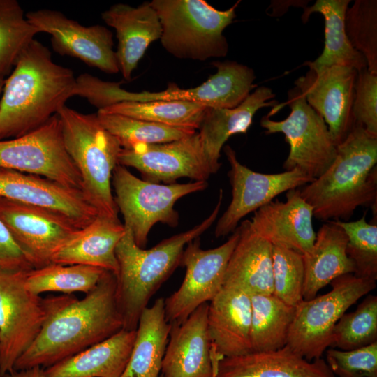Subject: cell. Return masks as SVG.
<instances>
[{
  "instance_id": "8d00e7d4",
  "label": "cell",
  "mask_w": 377,
  "mask_h": 377,
  "mask_svg": "<svg viewBox=\"0 0 377 377\" xmlns=\"http://www.w3.org/2000/svg\"><path fill=\"white\" fill-rule=\"evenodd\" d=\"M377 341V296L369 295L353 312L344 313L332 332L330 347L350 350Z\"/></svg>"
},
{
  "instance_id": "f1b7e54d",
  "label": "cell",
  "mask_w": 377,
  "mask_h": 377,
  "mask_svg": "<svg viewBox=\"0 0 377 377\" xmlns=\"http://www.w3.org/2000/svg\"><path fill=\"white\" fill-rule=\"evenodd\" d=\"M348 237L334 221L322 225L311 251L302 255L304 267L303 300H309L334 279L355 269L348 256Z\"/></svg>"
},
{
  "instance_id": "44dd1931",
  "label": "cell",
  "mask_w": 377,
  "mask_h": 377,
  "mask_svg": "<svg viewBox=\"0 0 377 377\" xmlns=\"http://www.w3.org/2000/svg\"><path fill=\"white\" fill-rule=\"evenodd\" d=\"M312 207L300 189L287 191L286 200L271 201L254 212L253 230L272 245H281L302 255L308 253L316 239Z\"/></svg>"
},
{
  "instance_id": "bcb514c9",
  "label": "cell",
  "mask_w": 377,
  "mask_h": 377,
  "mask_svg": "<svg viewBox=\"0 0 377 377\" xmlns=\"http://www.w3.org/2000/svg\"><path fill=\"white\" fill-rule=\"evenodd\" d=\"M160 377H162V376L161 375V376H160Z\"/></svg>"
},
{
  "instance_id": "d6a6232c",
  "label": "cell",
  "mask_w": 377,
  "mask_h": 377,
  "mask_svg": "<svg viewBox=\"0 0 377 377\" xmlns=\"http://www.w3.org/2000/svg\"><path fill=\"white\" fill-rule=\"evenodd\" d=\"M207 107L188 101H124L98 111L118 114L165 126L197 131Z\"/></svg>"
},
{
  "instance_id": "ffe728a7",
  "label": "cell",
  "mask_w": 377,
  "mask_h": 377,
  "mask_svg": "<svg viewBox=\"0 0 377 377\" xmlns=\"http://www.w3.org/2000/svg\"><path fill=\"white\" fill-rule=\"evenodd\" d=\"M209 303L198 306L181 323H172L163 357L162 377H214L220 360L207 331Z\"/></svg>"
},
{
  "instance_id": "cb8c5ba5",
  "label": "cell",
  "mask_w": 377,
  "mask_h": 377,
  "mask_svg": "<svg viewBox=\"0 0 377 377\" xmlns=\"http://www.w3.org/2000/svg\"><path fill=\"white\" fill-rule=\"evenodd\" d=\"M214 377H335L324 359L309 361L288 346L222 357Z\"/></svg>"
},
{
  "instance_id": "d6986e66",
  "label": "cell",
  "mask_w": 377,
  "mask_h": 377,
  "mask_svg": "<svg viewBox=\"0 0 377 377\" xmlns=\"http://www.w3.org/2000/svg\"><path fill=\"white\" fill-rule=\"evenodd\" d=\"M0 199L35 205L59 213L82 228L98 215L82 191L49 179L0 168Z\"/></svg>"
},
{
  "instance_id": "8fae6325",
  "label": "cell",
  "mask_w": 377,
  "mask_h": 377,
  "mask_svg": "<svg viewBox=\"0 0 377 377\" xmlns=\"http://www.w3.org/2000/svg\"><path fill=\"white\" fill-rule=\"evenodd\" d=\"M238 239L237 227L225 243L214 249H202L199 237L188 243L180 261V265L186 268L184 279L179 288L164 300L165 318L170 324L184 322L219 293Z\"/></svg>"
},
{
  "instance_id": "e575fe53",
  "label": "cell",
  "mask_w": 377,
  "mask_h": 377,
  "mask_svg": "<svg viewBox=\"0 0 377 377\" xmlns=\"http://www.w3.org/2000/svg\"><path fill=\"white\" fill-rule=\"evenodd\" d=\"M102 125L119 142L123 149L135 144H161L179 140L196 131L177 128L118 114L97 112Z\"/></svg>"
},
{
  "instance_id": "5bb4252c",
  "label": "cell",
  "mask_w": 377,
  "mask_h": 377,
  "mask_svg": "<svg viewBox=\"0 0 377 377\" xmlns=\"http://www.w3.org/2000/svg\"><path fill=\"white\" fill-rule=\"evenodd\" d=\"M223 151L230 166L228 175L232 187V199L216 223L214 230L216 238L233 232L242 219L270 202L277 195L316 179L298 168L275 174L255 172L238 161L230 146L226 145Z\"/></svg>"
},
{
  "instance_id": "52a82bcc",
  "label": "cell",
  "mask_w": 377,
  "mask_h": 377,
  "mask_svg": "<svg viewBox=\"0 0 377 377\" xmlns=\"http://www.w3.org/2000/svg\"><path fill=\"white\" fill-rule=\"evenodd\" d=\"M332 290L296 307L287 346L306 360L321 358L330 346L334 326L359 299L376 288V280L347 274L334 279Z\"/></svg>"
},
{
  "instance_id": "277c9868",
  "label": "cell",
  "mask_w": 377,
  "mask_h": 377,
  "mask_svg": "<svg viewBox=\"0 0 377 377\" xmlns=\"http://www.w3.org/2000/svg\"><path fill=\"white\" fill-rule=\"evenodd\" d=\"M223 193L220 189L215 207L200 223L163 239L149 249L139 247L131 230L124 227V235L115 249L119 265L116 297L123 329L136 330L140 314L153 295L180 265L186 246L200 237L216 221Z\"/></svg>"
},
{
  "instance_id": "7a4b0ae2",
  "label": "cell",
  "mask_w": 377,
  "mask_h": 377,
  "mask_svg": "<svg viewBox=\"0 0 377 377\" xmlns=\"http://www.w3.org/2000/svg\"><path fill=\"white\" fill-rule=\"evenodd\" d=\"M71 69L56 64L34 39L6 79L0 100V140L22 136L45 124L75 96Z\"/></svg>"
},
{
  "instance_id": "7bdbcfd3",
  "label": "cell",
  "mask_w": 377,
  "mask_h": 377,
  "mask_svg": "<svg viewBox=\"0 0 377 377\" xmlns=\"http://www.w3.org/2000/svg\"><path fill=\"white\" fill-rule=\"evenodd\" d=\"M34 269L17 246L5 224L0 220V269L29 271Z\"/></svg>"
},
{
  "instance_id": "5b68a950",
  "label": "cell",
  "mask_w": 377,
  "mask_h": 377,
  "mask_svg": "<svg viewBox=\"0 0 377 377\" xmlns=\"http://www.w3.org/2000/svg\"><path fill=\"white\" fill-rule=\"evenodd\" d=\"M67 153L82 178V191L98 215L119 219L112 177L121 151L119 140L101 123L97 114L68 106L57 113Z\"/></svg>"
},
{
  "instance_id": "ba28073f",
  "label": "cell",
  "mask_w": 377,
  "mask_h": 377,
  "mask_svg": "<svg viewBox=\"0 0 377 377\" xmlns=\"http://www.w3.org/2000/svg\"><path fill=\"white\" fill-rule=\"evenodd\" d=\"M115 203L123 215L124 226L131 230L135 244L144 248L154 224L161 222L175 228L179 214L175 202L188 194L202 191L207 182L161 184L149 182L133 175L118 164L112 173Z\"/></svg>"
},
{
  "instance_id": "f546056e",
  "label": "cell",
  "mask_w": 377,
  "mask_h": 377,
  "mask_svg": "<svg viewBox=\"0 0 377 377\" xmlns=\"http://www.w3.org/2000/svg\"><path fill=\"white\" fill-rule=\"evenodd\" d=\"M170 329L164 299L158 298L140 314L131 357L121 377H159Z\"/></svg>"
},
{
  "instance_id": "d4e9b609",
  "label": "cell",
  "mask_w": 377,
  "mask_h": 377,
  "mask_svg": "<svg viewBox=\"0 0 377 377\" xmlns=\"http://www.w3.org/2000/svg\"><path fill=\"white\" fill-rule=\"evenodd\" d=\"M124 232L119 219L97 215L55 251L52 263L93 266L117 276L119 265L115 249Z\"/></svg>"
},
{
  "instance_id": "30bf717a",
  "label": "cell",
  "mask_w": 377,
  "mask_h": 377,
  "mask_svg": "<svg viewBox=\"0 0 377 377\" xmlns=\"http://www.w3.org/2000/svg\"><path fill=\"white\" fill-rule=\"evenodd\" d=\"M0 168L40 176L82 191L81 175L66 151L57 114L29 133L0 140Z\"/></svg>"
},
{
  "instance_id": "ab89813d",
  "label": "cell",
  "mask_w": 377,
  "mask_h": 377,
  "mask_svg": "<svg viewBox=\"0 0 377 377\" xmlns=\"http://www.w3.org/2000/svg\"><path fill=\"white\" fill-rule=\"evenodd\" d=\"M273 295L296 307L303 300L304 267L302 255L272 245Z\"/></svg>"
},
{
  "instance_id": "60d3db41",
  "label": "cell",
  "mask_w": 377,
  "mask_h": 377,
  "mask_svg": "<svg viewBox=\"0 0 377 377\" xmlns=\"http://www.w3.org/2000/svg\"><path fill=\"white\" fill-rule=\"evenodd\" d=\"M325 362L335 377H377V341L350 350L328 348Z\"/></svg>"
},
{
  "instance_id": "4fadbf2b",
  "label": "cell",
  "mask_w": 377,
  "mask_h": 377,
  "mask_svg": "<svg viewBox=\"0 0 377 377\" xmlns=\"http://www.w3.org/2000/svg\"><path fill=\"white\" fill-rule=\"evenodd\" d=\"M118 163L134 168L144 180L157 184H174L182 177L207 182L213 174L198 133L168 142L122 148Z\"/></svg>"
},
{
  "instance_id": "e0dca14e",
  "label": "cell",
  "mask_w": 377,
  "mask_h": 377,
  "mask_svg": "<svg viewBox=\"0 0 377 377\" xmlns=\"http://www.w3.org/2000/svg\"><path fill=\"white\" fill-rule=\"evenodd\" d=\"M25 16L39 32L51 36L57 53L77 58L108 74L119 72L113 34L107 27L84 26L60 11L47 8L28 12Z\"/></svg>"
},
{
  "instance_id": "603a6c76",
  "label": "cell",
  "mask_w": 377,
  "mask_h": 377,
  "mask_svg": "<svg viewBox=\"0 0 377 377\" xmlns=\"http://www.w3.org/2000/svg\"><path fill=\"white\" fill-rule=\"evenodd\" d=\"M101 17L116 31L119 71L129 81L149 45L161 36L158 15L150 2L137 7L119 3L102 13Z\"/></svg>"
},
{
  "instance_id": "74e56055",
  "label": "cell",
  "mask_w": 377,
  "mask_h": 377,
  "mask_svg": "<svg viewBox=\"0 0 377 377\" xmlns=\"http://www.w3.org/2000/svg\"><path fill=\"white\" fill-rule=\"evenodd\" d=\"M345 29L352 46L365 58L367 69L377 75V1H355L346 10Z\"/></svg>"
},
{
  "instance_id": "ac0fdd59",
  "label": "cell",
  "mask_w": 377,
  "mask_h": 377,
  "mask_svg": "<svg viewBox=\"0 0 377 377\" xmlns=\"http://www.w3.org/2000/svg\"><path fill=\"white\" fill-rule=\"evenodd\" d=\"M295 81V87L308 104L324 119L336 145L342 142L354 127L353 103L357 71L343 66H316Z\"/></svg>"
},
{
  "instance_id": "ee69618b",
  "label": "cell",
  "mask_w": 377,
  "mask_h": 377,
  "mask_svg": "<svg viewBox=\"0 0 377 377\" xmlns=\"http://www.w3.org/2000/svg\"><path fill=\"white\" fill-rule=\"evenodd\" d=\"M2 377H45L44 369L35 367L24 370H15L4 374Z\"/></svg>"
},
{
  "instance_id": "7c38bea8",
  "label": "cell",
  "mask_w": 377,
  "mask_h": 377,
  "mask_svg": "<svg viewBox=\"0 0 377 377\" xmlns=\"http://www.w3.org/2000/svg\"><path fill=\"white\" fill-rule=\"evenodd\" d=\"M27 272L0 269V377L13 370L46 318L44 298L25 287Z\"/></svg>"
},
{
  "instance_id": "4316f807",
  "label": "cell",
  "mask_w": 377,
  "mask_h": 377,
  "mask_svg": "<svg viewBox=\"0 0 377 377\" xmlns=\"http://www.w3.org/2000/svg\"><path fill=\"white\" fill-rule=\"evenodd\" d=\"M275 94L265 86L258 87L239 105L233 108H207L198 133L213 174L218 172L223 145L232 135L246 133L258 110L274 107Z\"/></svg>"
},
{
  "instance_id": "9a60e30c",
  "label": "cell",
  "mask_w": 377,
  "mask_h": 377,
  "mask_svg": "<svg viewBox=\"0 0 377 377\" xmlns=\"http://www.w3.org/2000/svg\"><path fill=\"white\" fill-rule=\"evenodd\" d=\"M216 72L202 84L182 89L171 84L161 91L131 92L115 85L111 93L114 103L119 102H148L156 101H188L207 108H233L244 101L256 87L254 71L247 66L233 61L212 64Z\"/></svg>"
},
{
  "instance_id": "1f68e13d",
  "label": "cell",
  "mask_w": 377,
  "mask_h": 377,
  "mask_svg": "<svg viewBox=\"0 0 377 377\" xmlns=\"http://www.w3.org/2000/svg\"><path fill=\"white\" fill-rule=\"evenodd\" d=\"M250 295L252 352L274 350L287 345L295 307L287 304L273 294Z\"/></svg>"
},
{
  "instance_id": "6da1fadb",
  "label": "cell",
  "mask_w": 377,
  "mask_h": 377,
  "mask_svg": "<svg viewBox=\"0 0 377 377\" xmlns=\"http://www.w3.org/2000/svg\"><path fill=\"white\" fill-rule=\"evenodd\" d=\"M116 289V275L106 271L80 300L66 294L44 298L45 320L13 369L49 367L123 329Z\"/></svg>"
},
{
  "instance_id": "7402d4cb",
  "label": "cell",
  "mask_w": 377,
  "mask_h": 377,
  "mask_svg": "<svg viewBox=\"0 0 377 377\" xmlns=\"http://www.w3.org/2000/svg\"><path fill=\"white\" fill-rule=\"evenodd\" d=\"M251 318V295L242 290L223 286L209 302L208 335L219 359L252 352Z\"/></svg>"
},
{
  "instance_id": "836d02e7",
  "label": "cell",
  "mask_w": 377,
  "mask_h": 377,
  "mask_svg": "<svg viewBox=\"0 0 377 377\" xmlns=\"http://www.w3.org/2000/svg\"><path fill=\"white\" fill-rule=\"evenodd\" d=\"M106 270L83 265L51 263L26 272L25 287L40 295L45 292L71 295L75 292L89 293L98 284Z\"/></svg>"
},
{
  "instance_id": "83f0119b",
  "label": "cell",
  "mask_w": 377,
  "mask_h": 377,
  "mask_svg": "<svg viewBox=\"0 0 377 377\" xmlns=\"http://www.w3.org/2000/svg\"><path fill=\"white\" fill-rule=\"evenodd\" d=\"M135 330L110 337L44 369L45 377H121L129 361Z\"/></svg>"
},
{
  "instance_id": "8992f818",
  "label": "cell",
  "mask_w": 377,
  "mask_h": 377,
  "mask_svg": "<svg viewBox=\"0 0 377 377\" xmlns=\"http://www.w3.org/2000/svg\"><path fill=\"white\" fill-rule=\"evenodd\" d=\"M239 2L219 10L205 0L150 1L161 21L163 47L176 58L198 61L226 56L223 32L235 18Z\"/></svg>"
},
{
  "instance_id": "f35d334b",
  "label": "cell",
  "mask_w": 377,
  "mask_h": 377,
  "mask_svg": "<svg viewBox=\"0 0 377 377\" xmlns=\"http://www.w3.org/2000/svg\"><path fill=\"white\" fill-rule=\"evenodd\" d=\"M365 216L354 221H334L348 237L346 253L354 263V274L376 281L377 224L367 223Z\"/></svg>"
},
{
  "instance_id": "b9f144b4",
  "label": "cell",
  "mask_w": 377,
  "mask_h": 377,
  "mask_svg": "<svg viewBox=\"0 0 377 377\" xmlns=\"http://www.w3.org/2000/svg\"><path fill=\"white\" fill-rule=\"evenodd\" d=\"M352 110L355 122L377 137V75L367 67L357 71Z\"/></svg>"
},
{
  "instance_id": "484cf974",
  "label": "cell",
  "mask_w": 377,
  "mask_h": 377,
  "mask_svg": "<svg viewBox=\"0 0 377 377\" xmlns=\"http://www.w3.org/2000/svg\"><path fill=\"white\" fill-rule=\"evenodd\" d=\"M237 228L239 239L227 265L223 286L249 295L272 294V244L253 230L248 219Z\"/></svg>"
},
{
  "instance_id": "f6af8a7d",
  "label": "cell",
  "mask_w": 377,
  "mask_h": 377,
  "mask_svg": "<svg viewBox=\"0 0 377 377\" xmlns=\"http://www.w3.org/2000/svg\"><path fill=\"white\" fill-rule=\"evenodd\" d=\"M5 77L6 75L0 73V100L3 92V89L5 83Z\"/></svg>"
},
{
  "instance_id": "4dcf8cb0",
  "label": "cell",
  "mask_w": 377,
  "mask_h": 377,
  "mask_svg": "<svg viewBox=\"0 0 377 377\" xmlns=\"http://www.w3.org/2000/svg\"><path fill=\"white\" fill-rule=\"evenodd\" d=\"M350 0H317L304 8L302 20H308L313 13H320L325 20V45L313 66H343L357 71L367 67L364 56L350 44L345 29V15Z\"/></svg>"
},
{
  "instance_id": "3957f363",
  "label": "cell",
  "mask_w": 377,
  "mask_h": 377,
  "mask_svg": "<svg viewBox=\"0 0 377 377\" xmlns=\"http://www.w3.org/2000/svg\"><path fill=\"white\" fill-rule=\"evenodd\" d=\"M377 137L359 124L337 145L331 165L300 190L313 216L329 221H348L359 207L376 209Z\"/></svg>"
},
{
  "instance_id": "d590c367",
  "label": "cell",
  "mask_w": 377,
  "mask_h": 377,
  "mask_svg": "<svg viewBox=\"0 0 377 377\" xmlns=\"http://www.w3.org/2000/svg\"><path fill=\"white\" fill-rule=\"evenodd\" d=\"M38 33L17 1L0 0V73H9Z\"/></svg>"
},
{
  "instance_id": "9c48e42d",
  "label": "cell",
  "mask_w": 377,
  "mask_h": 377,
  "mask_svg": "<svg viewBox=\"0 0 377 377\" xmlns=\"http://www.w3.org/2000/svg\"><path fill=\"white\" fill-rule=\"evenodd\" d=\"M289 115L274 121L267 115L260 125L267 134L281 133L289 145L285 170L298 168L313 179L320 177L333 163L337 155L334 142L324 119L306 102L296 87L288 92Z\"/></svg>"
},
{
  "instance_id": "2e32d148",
  "label": "cell",
  "mask_w": 377,
  "mask_h": 377,
  "mask_svg": "<svg viewBox=\"0 0 377 377\" xmlns=\"http://www.w3.org/2000/svg\"><path fill=\"white\" fill-rule=\"evenodd\" d=\"M0 220L33 268L51 264L55 251L80 229L59 213L7 199H0Z\"/></svg>"
}]
</instances>
